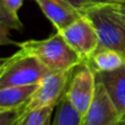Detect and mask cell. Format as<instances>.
<instances>
[{"label": "cell", "instance_id": "1", "mask_svg": "<svg viewBox=\"0 0 125 125\" xmlns=\"http://www.w3.org/2000/svg\"><path fill=\"white\" fill-rule=\"evenodd\" d=\"M17 46L22 52L35 56L52 73L70 71L83 62L59 32L44 40H29L17 43Z\"/></svg>", "mask_w": 125, "mask_h": 125}, {"label": "cell", "instance_id": "2", "mask_svg": "<svg viewBox=\"0 0 125 125\" xmlns=\"http://www.w3.org/2000/svg\"><path fill=\"white\" fill-rule=\"evenodd\" d=\"M80 12L94 26L99 37V48H109L125 55V22L111 4L87 6Z\"/></svg>", "mask_w": 125, "mask_h": 125}, {"label": "cell", "instance_id": "3", "mask_svg": "<svg viewBox=\"0 0 125 125\" xmlns=\"http://www.w3.org/2000/svg\"><path fill=\"white\" fill-rule=\"evenodd\" d=\"M52 71L35 56L19 50L3 58L0 65V88L37 84Z\"/></svg>", "mask_w": 125, "mask_h": 125}, {"label": "cell", "instance_id": "4", "mask_svg": "<svg viewBox=\"0 0 125 125\" xmlns=\"http://www.w3.org/2000/svg\"><path fill=\"white\" fill-rule=\"evenodd\" d=\"M73 70L64 73H50L41 80L36 90L28 101V113L44 108H56L66 94Z\"/></svg>", "mask_w": 125, "mask_h": 125}, {"label": "cell", "instance_id": "5", "mask_svg": "<svg viewBox=\"0 0 125 125\" xmlns=\"http://www.w3.org/2000/svg\"><path fill=\"white\" fill-rule=\"evenodd\" d=\"M95 86V73L88 62H81L73 69L65 97L82 116L86 114L93 100Z\"/></svg>", "mask_w": 125, "mask_h": 125}, {"label": "cell", "instance_id": "6", "mask_svg": "<svg viewBox=\"0 0 125 125\" xmlns=\"http://www.w3.org/2000/svg\"><path fill=\"white\" fill-rule=\"evenodd\" d=\"M59 33L82 62H88L99 48V37L94 26L82 13L75 22L59 31Z\"/></svg>", "mask_w": 125, "mask_h": 125}, {"label": "cell", "instance_id": "7", "mask_svg": "<svg viewBox=\"0 0 125 125\" xmlns=\"http://www.w3.org/2000/svg\"><path fill=\"white\" fill-rule=\"evenodd\" d=\"M121 115L106 89L97 81L93 100L82 117V125H117Z\"/></svg>", "mask_w": 125, "mask_h": 125}, {"label": "cell", "instance_id": "8", "mask_svg": "<svg viewBox=\"0 0 125 125\" xmlns=\"http://www.w3.org/2000/svg\"><path fill=\"white\" fill-rule=\"evenodd\" d=\"M57 32L64 30L81 15L79 9L65 0H34Z\"/></svg>", "mask_w": 125, "mask_h": 125}, {"label": "cell", "instance_id": "9", "mask_svg": "<svg viewBox=\"0 0 125 125\" xmlns=\"http://www.w3.org/2000/svg\"><path fill=\"white\" fill-rule=\"evenodd\" d=\"M95 79L106 89L119 111L121 119L125 116V65L113 71L95 73Z\"/></svg>", "mask_w": 125, "mask_h": 125}, {"label": "cell", "instance_id": "10", "mask_svg": "<svg viewBox=\"0 0 125 125\" xmlns=\"http://www.w3.org/2000/svg\"><path fill=\"white\" fill-rule=\"evenodd\" d=\"M37 86L39 83L0 88V111L11 110L25 105L36 90Z\"/></svg>", "mask_w": 125, "mask_h": 125}, {"label": "cell", "instance_id": "11", "mask_svg": "<svg viewBox=\"0 0 125 125\" xmlns=\"http://www.w3.org/2000/svg\"><path fill=\"white\" fill-rule=\"evenodd\" d=\"M94 73L113 71L125 65V55L109 48H98L88 62Z\"/></svg>", "mask_w": 125, "mask_h": 125}, {"label": "cell", "instance_id": "12", "mask_svg": "<svg viewBox=\"0 0 125 125\" xmlns=\"http://www.w3.org/2000/svg\"><path fill=\"white\" fill-rule=\"evenodd\" d=\"M82 115L76 111L66 97L56 106L52 125H82Z\"/></svg>", "mask_w": 125, "mask_h": 125}, {"label": "cell", "instance_id": "13", "mask_svg": "<svg viewBox=\"0 0 125 125\" xmlns=\"http://www.w3.org/2000/svg\"><path fill=\"white\" fill-rule=\"evenodd\" d=\"M25 105L11 110L0 111V125H18L22 119L29 114Z\"/></svg>", "mask_w": 125, "mask_h": 125}, {"label": "cell", "instance_id": "14", "mask_svg": "<svg viewBox=\"0 0 125 125\" xmlns=\"http://www.w3.org/2000/svg\"><path fill=\"white\" fill-rule=\"evenodd\" d=\"M54 108H44L30 112L26 116V125H52Z\"/></svg>", "mask_w": 125, "mask_h": 125}, {"label": "cell", "instance_id": "15", "mask_svg": "<svg viewBox=\"0 0 125 125\" xmlns=\"http://www.w3.org/2000/svg\"><path fill=\"white\" fill-rule=\"evenodd\" d=\"M22 3L23 0H1V10L14 18H19L18 13Z\"/></svg>", "mask_w": 125, "mask_h": 125}, {"label": "cell", "instance_id": "16", "mask_svg": "<svg viewBox=\"0 0 125 125\" xmlns=\"http://www.w3.org/2000/svg\"><path fill=\"white\" fill-rule=\"evenodd\" d=\"M113 10L121 17V19L125 22V0L124 1H116L111 3Z\"/></svg>", "mask_w": 125, "mask_h": 125}, {"label": "cell", "instance_id": "17", "mask_svg": "<svg viewBox=\"0 0 125 125\" xmlns=\"http://www.w3.org/2000/svg\"><path fill=\"white\" fill-rule=\"evenodd\" d=\"M65 1L70 3L71 6H73L75 8L79 9V10H81V9L86 8L88 6V0H65Z\"/></svg>", "mask_w": 125, "mask_h": 125}, {"label": "cell", "instance_id": "18", "mask_svg": "<svg viewBox=\"0 0 125 125\" xmlns=\"http://www.w3.org/2000/svg\"><path fill=\"white\" fill-rule=\"evenodd\" d=\"M116 2V0H88V6H95V4H111Z\"/></svg>", "mask_w": 125, "mask_h": 125}, {"label": "cell", "instance_id": "19", "mask_svg": "<svg viewBox=\"0 0 125 125\" xmlns=\"http://www.w3.org/2000/svg\"><path fill=\"white\" fill-rule=\"evenodd\" d=\"M26 116H28V115H26ZM26 116L24 117V119H22L21 121L18 123V125H26Z\"/></svg>", "mask_w": 125, "mask_h": 125}, {"label": "cell", "instance_id": "20", "mask_svg": "<svg viewBox=\"0 0 125 125\" xmlns=\"http://www.w3.org/2000/svg\"><path fill=\"white\" fill-rule=\"evenodd\" d=\"M117 125H125V116H124V117H122L121 121L119 122V124H117Z\"/></svg>", "mask_w": 125, "mask_h": 125}, {"label": "cell", "instance_id": "21", "mask_svg": "<svg viewBox=\"0 0 125 125\" xmlns=\"http://www.w3.org/2000/svg\"><path fill=\"white\" fill-rule=\"evenodd\" d=\"M116 1H124V0H116Z\"/></svg>", "mask_w": 125, "mask_h": 125}]
</instances>
